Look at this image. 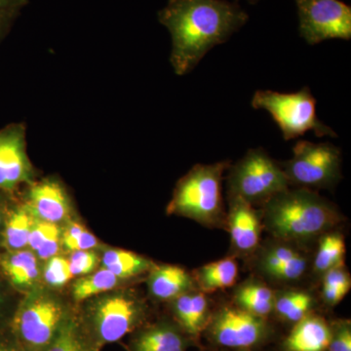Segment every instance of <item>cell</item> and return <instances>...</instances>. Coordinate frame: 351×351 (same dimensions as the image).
Wrapping results in <instances>:
<instances>
[{"label":"cell","mask_w":351,"mask_h":351,"mask_svg":"<svg viewBox=\"0 0 351 351\" xmlns=\"http://www.w3.org/2000/svg\"><path fill=\"white\" fill-rule=\"evenodd\" d=\"M158 20L172 38L170 62L176 75H186L215 46L225 43L249 20L237 1L168 0Z\"/></svg>","instance_id":"6da1fadb"},{"label":"cell","mask_w":351,"mask_h":351,"mask_svg":"<svg viewBox=\"0 0 351 351\" xmlns=\"http://www.w3.org/2000/svg\"><path fill=\"white\" fill-rule=\"evenodd\" d=\"M71 313L56 290L41 284L21 297L7 332L22 351H47Z\"/></svg>","instance_id":"7a4b0ae2"},{"label":"cell","mask_w":351,"mask_h":351,"mask_svg":"<svg viewBox=\"0 0 351 351\" xmlns=\"http://www.w3.org/2000/svg\"><path fill=\"white\" fill-rule=\"evenodd\" d=\"M265 225L277 239H311L339 221V214L324 198L308 189L282 191L267 201Z\"/></svg>","instance_id":"3957f363"},{"label":"cell","mask_w":351,"mask_h":351,"mask_svg":"<svg viewBox=\"0 0 351 351\" xmlns=\"http://www.w3.org/2000/svg\"><path fill=\"white\" fill-rule=\"evenodd\" d=\"M85 302L78 318L88 339L99 351L123 339L145 318L144 302L127 291L112 290Z\"/></svg>","instance_id":"277c9868"},{"label":"cell","mask_w":351,"mask_h":351,"mask_svg":"<svg viewBox=\"0 0 351 351\" xmlns=\"http://www.w3.org/2000/svg\"><path fill=\"white\" fill-rule=\"evenodd\" d=\"M228 166V161L195 165L176 186L168 213L206 226L219 223L223 216L221 180Z\"/></svg>","instance_id":"5b68a950"},{"label":"cell","mask_w":351,"mask_h":351,"mask_svg":"<svg viewBox=\"0 0 351 351\" xmlns=\"http://www.w3.org/2000/svg\"><path fill=\"white\" fill-rule=\"evenodd\" d=\"M251 104L255 110H265L271 115L285 141L302 137L309 131L318 138L338 137L331 127L318 119L315 98L307 86L295 93L258 90Z\"/></svg>","instance_id":"8992f818"},{"label":"cell","mask_w":351,"mask_h":351,"mask_svg":"<svg viewBox=\"0 0 351 351\" xmlns=\"http://www.w3.org/2000/svg\"><path fill=\"white\" fill-rule=\"evenodd\" d=\"M290 182L280 165L263 149H250L235 164L228 177L232 197L249 203L263 202L287 191Z\"/></svg>","instance_id":"52a82bcc"},{"label":"cell","mask_w":351,"mask_h":351,"mask_svg":"<svg viewBox=\"0 0 351 351\" xmlns=\"http://www.w3.org/2000/svg\"><path fill=\"white\" fill-rule=\"evenodd\" d=\"M293 158L284 164L289 182L307 188H330L341 179V149L330 143L299 141Z\"/></svg>","instance_id":"ba28073f"},{"label":"cell","mask_w":351,"mask_h":351,"mask_svg":"<svg viewBox=\"0 0 351 351\" xmlns=\"http://www.w3.org/2000/svg\"><path fill=\"white\" fill-rule=\"evenodd\" d=\"M300 36L309 45L351 38V7L341 0H295Z\"/></svg>","instance_id":"9c48e42d"},{"label":"cell","mask_w":351,"mask_h":351,"mask_svg":"<svg viewBox=\"0 0 351 351\" xmlns=\"http://www.w3.org/2000/svg\"><path fill=\"white\" fill-rule=\"evenodd\" d=\"M36 177L27 152V127L9 124L0 130V191L16 196L20 188L36 181Z\"/></svg>","instance_id":"30bf717a"},{"label":"cell","mask_w":351,"mask_h":351,"mask_svg":"<svg viewBox=\"0 0 351 351\" xmlns=\"http://www.w3.org/2000/svg\"><path fill=\"white\" fill-rule=\"evenodd\" d=\"M22 201L41 221L62 226L71 218V197L63 182L57 178H44L25 186Z\"/></svg>","instance_id":"8fae6325"},{"label":"cell","mask_w":351,"mask_h":351,"mask_svg":"<svg viewBox=\"0 0 351 351\" xmlns=\"http://www.w3.org/2000/svg\"><path fill=\"white\" fill-rule=\"evenodd\" d=\"M263 318L241 308L223 309L217 316L212 334L217 343L228 348H249L265 334Z\"/></svg>","instance_id":"7c38bea8"},{"label":"cell","mask_w":351,"mask_h":351,"mask_svg":"<svg viewBox=\"0 0 351 351\" xmlns=\"http://www.w3.org/2000/svg\"><path fill=\"white\" fill-rule=\"evenodd\" d=\"M29 249L0 252V269L16 292L21 295L40 286L43 265Z\"/></svg>","instance_id":"4fadbf2b"},{"label":"cell","mask_w":351,"mask_h":351,"mask_svg":"<svg viewBox=\"0 0 351 351\" xmlns=\"http://www.w3.org/2000/svg\"><path fill=\"white\" fill-rule=\"evenodd\" d=\"M230 228L233 244L239 250L250 252L257 247L261 225L257 212L251 203L239 197H232Z\"/></svg>","instance_id":"5bb4252c"},{"label":"cell","mask_w":351,"mask_h":351,"mask_svg":"<svg viewBox=\"0 0 351 351\" xmlns=\"http://www.w3.org/2000/svg\"><path fill=\"white\" fill-rule=\"evenodd\" d=\"M147 284L154 297L168 301L191 292L195 279L186 269L177 265H154Z\"/></svg>","instance_id":"9a60e30c"},{"label":"cell","mask_w":351,"mask_h":351,"mask_svg":"<svg viewBox=\"0 0 351 351\" xmlns=\"http://www.w3.org/2000/svg\"><path fill=\"white\" fill-rule=\"evenodd\" d=\"M332 332L326 322L317 316H306L297 322L284 346L286 351H326Z\"/></svg>","instance_id":"2e32d148"},{"label":"cell","mask_w":351,"mask_h":351,"mask_svg":"<svg viewBox=\"0 0 351 351\" xmlns=\"http://www.w3.org/2000/svg\"><path fill=\"white\" fill-rule=\"evenodd\" d=\"M31 210L23 202L14 199L7 216L3 232V250L19 251L27 249L29 234L36 221Z\"/></svg>","instance_id":"e0dca14e"},{"label":"cell","mask_w":351,"mask_h":351,"mask_svg":"<svg viewBox=\"0 0 351 351\" xmlns=\"http://www.w3.org/2000/svg\"><path fill=\"white\" fill-rule=\"evenodd\" d=\"M131 351H184L181 332L168 324H158L138 332L130 345Z\"/></svg>","instance_id":"ac0fdd59"},{"label":"cell","mask_w":351,"mask_h":351,"mask_svg":"<svg viewBox=\"0 0 351 351\" xmlns=\"http://www.w3.org/2000/svg\"><path fill=\"white\" fill-rule=\"evenodd\" d=\"M174 301V313L189 334L197 335L206 324L208 302L202 293H186Z\"/></svg>","instance_id":"d6986e66"},{"label":"cell","mask_w":351,"mask_h":351,"mask_svg":"<svg viewBox=\"0 0 351 351\" xmlns=\"http://www.w3.org/2000/svg\"><path fill=\"white\" fill-rule=\"evenodd\" d=\"M239 276V265L232 258L218 261L203 265L196 270L195 281L205 293L232 287Z\"/></svg>","instance_id":"ffe728a7"},{"label":"cell","mask_w":351,"mask_h":351,"mask_svg":"<svg viewBox=\"0 0 351 351\" xmlns=\"http://www.w3.org/2000/svg\"><path fill=\"white\" fill-rule=\"evenodd\" d=\"M100 265L123 280L140 276L154 267L147 258L122 249H108L104 252Z\"/></svg>","instance_id":"44dd1931"},{"label":"cell","mask_w":351,"mask_h":351,"mask_svg":"<svg viewBox=\"0 0 351 351\" xmlns=\"http://www.w3.org/2000/svg\"><path fill=\"white\" fill-rule=\"evenodd\" d=\"M123 281L125 280L119 278L110 270L101 267L76 279L71 285V297L76 304H80L96 295L115 290Z\"/></svg>","instance_id":"7402d4cb"},{"label":"cell","mask_w":351,"mask_h":351,"mask_svg":"<svg viewBox=\"0 0 351 351\" xmlns=\"http://www.w3.org/2000/svg\"><path fill=\"white\" fill-rule=\"evenodd\" d=\"M62 230V226L36 219L29 234L27 249L34 252L39 260L45 262L61 250Z\"/></svg>","instance_id":"603a6c76"},{"label":"cell","mask_w":351,"mask_h":351,"mask_svg":"<svg viewBox=\"0 0 351 351\" xmlns=\"http://www.w3.org/2000/svg\"><path fill=\"white\" fill-rule=\"evenodd\" d=\"M235 301L240 308L258 317H265L271 313L274 306L272 291L262 284H248L239 289Z\"/></svg>","instance_id":"cb8c5ba5"},{"label":"cell","mask_w":351,"mask_h":351,"mask_svg":"<svg viewBox=\"0 0 351 351\" xmlns=\"http://www.w3.org/2000/svg\"><path fill=\"white\" fill-rule=\"evenodd\" d=\"M47 351H99L88 339L78 318V313L73 311L64 323L55 343Z\"/></svg>","instance_id":"d4e9b609"},{"label":"cell","mask_w":351,"mask_h":351,"mask_svg":"<svg viewBox=\"0 0 351 351\" xmlns=\"http://www.w3.org/2000/svg\"><path fill=\"white\" fill-rule=\"evenodd\" d=\"M346 255L345 239L339 233H330L320 239L314 269L325 274L328 270L343 265Z\"/></svg>","instance_id":"484cf974"},{"label":"cell","mask_w":351,"mask_h":351,"mask_svg":"<svg viewBox=\"0 0 351 351\" xmlns=\"http://www.w3.org/2000/svg\"><path fill=\"white\" fill-rule=\"evenodd\" d=\"M313 306V299L306 293H285L274 301V308L284 319L299 322L307 316Z\"/></svg>","instance_id":"4316f807"},{"label":"cell","mask_w":351,"mask_h":351,"mask_svg":"<svg viewBox=\"0 0 351 351\" xmlns=\"http://www.w3.org/2000/svg\"><path fill=\"white\" fill-rule=\"evenodd\" d=\"M99 240L93 233L85 230L82 223L69 221L62 230L61 247L63 250L71 253L75 251L95 250Z\"/></svg>","instance_id":"83f0119b"},{"label":"cell","mask_w":351,"mask_h":351,"mask_svg":"<svg viewBox=\"0 0 351 351\" xmlns=\"http://www.w3.org/2000/svg\"><path fill=\"white\" fill-rule=\"evenodd\" d=\"M73 278L69 270L68 258L64 256H53L44 262L41 282L52 290L63 288Z\"/></svg>","instance_id":"f1b7e54d"},{"label":"cell","mask_w":351,"mask_h":351,"mask_svg":"<svg viewBox=\"0 0 351 351\" xmlns=\"http://www.w3.org/2000/svg\"><path fill=\"white\" fill-rule=\"evenodd\" d=\"M21 297L22 295L14 290L0 269V332L8 328Z\"/></svg>","instance_id":"f546056e"},{"label":"cell","mask_w":351,"mask_h":351,"mask_svg":"<svg viewBox=\"0 0 351 351\" xmlns=\"http://www.w3.org/2000/svg\"><path fill=\"white\" fill-rule=\"evenodd\" d=\"M73 277L84 276L95 271L101 263V257L95 250L75 251L68 258Z\"/></svg>","instance_id":"4dcf8cb0"},{"label":"cell","mask_w":351,"mask_h":351,"mask_svg":"<svg viewBox=\"0 0 351 351\" xmlns=\"http://www.w3.org/2000/svg\"><path fill=\"white\" fill-rule=\"evenodd\" d=\"M306 269V260L298 253L295 257L281 263L272 277L280 280H295L304 274Z\"/></svg>","instance_id":"1f68e13d"},{"label":"cell","mask_w":351,"mask_h":351,"mask_svg":"<svg viewBox=\"0 0 351 351\" xmlns=\"http://www.w3.org/2000/svg\"><path fill=\"white\" fill-rule=\"evenodd\" d=\"M25 3L27 0H0V36L10 27Z\"/></svg>","instance_id":"d6a6232c"},{"label":"cell","mask_w":351,"mask_h":351,"mask_svg":"<svg viewBox=\"0 0 351 351\" xmlns=\"http://www.w3.org/2000/svg\"><path fill=\"white\" fill-rule=\"evenodd\" d=\"M329 351H351V331L350 327L343 325L338 330L335 336H332Z\"/></svg>","instance_id":"836d02e7"},{"label":"cell","mask_w":351,"mask_h":351,"mask_svg":"<svg viewBox=\"0 0 351 351\" xmlns=\"http://www.w3.org/2000/svg\"><path fill=\"white\" fill-rule=\"evenodd\" d=\"M323 298L330 306L339 304L350 292V286H323Z\"/></svg>","instance_id":"e575fe53"},{"label":"cell","mask_w":351,"mask_h":351,"mask_svg":"<svg viewBox=\"0 0 351 351\" xmlns=\"http://www.w3.org/2000/svg\"><path fill=\"white\" fill-rule=\"evenodd\" d=\"M16 196L6 195L0 191V252L3 250V232L7 216Z\"/></svg>","instance_id":"d590c367"},{"label":"cell","mask_w":351,"mask_h":351,"mask_svg":"<svg viewBox=\"0 0 351 351\" xmlns=\"http://www.w3.org/2000/svg\"><path fill=\"white\" fill-rule=\"evenodd\" d=\"M0 351H22L14 343L7 330L0 332Z\"/></svg>","instance_id":"8d00e7d4"},{"label":"cell","mask_w":351,"mask_h":351,"mask_svg":"<svg viewBox=\"0 0 351 351\" xmlns=\"http://www.w3.org/2000/svg\"><path fill=\"white\" fill-rule=\"evenodd\" d=\"M247 1L249 2L250 4H257L258 1H261V0H247Z\"/></svg>","instance_id":"74e56055"}]
</instances>
